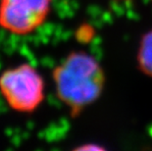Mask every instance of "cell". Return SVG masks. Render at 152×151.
Listing matches in <instances>:
<instances>
[{"label": "cell", "instance_id": "obj_1", "mask_svg": "<svg viewBox=\"0 0 152 151\" xmlns=\"http://www.w3.org/2000/svg\"><path fill=\"white\" fill-rule=\"evenodd\" d=\"M53 77L59 98L75 114L99 97L105 82L99 63L83 52L68 56L55 69Z\"/></svg>", "mask_w": 152, "mask_h": 151}, {"label": "cell", "instance_id": "obj_2", "mask_svg": "<svg viewBox=\"0 0 152 151\" xmlns=\"http://www.w3.org/2000/svg\"><path fill=\"white\" fill-rule=\"evenodd\" d=\"M0 91L16 110L33 111L43 98V82L34 67L26 64L2 74Z\"/></svg>", "mask_w": 152, "mask_h": 151}, {"label": "cell", "instance_id": "obj_3", "mask_svg": "<svg viewBox=\"0 0 152 151\" xmlns=\"http://www.w3.org/2000/svg\"><path fill=\"white\" fill-rule=\"evenodd\" d=\"M51 0H1L0 25L19 34H30L42 25Z\"/></svg>", "mask_w": 152, "mask_h": 151}, {"label": "cell", "instance_id": "obj_4", "mask_svg": "<svg viewBox=\"0 0 152 151\" xmlns=\"http://www.w3.org/2000/svg\"><path fill=\"white\" fill-rule=\"evenodd\" d=\"M138 61L141 70L152 76V31L145 35L141 41Z\"/></svg>", "mask_w": 152, "mask_h": 151}, {"label": "cell", "instance_id": "obj_5", "mask_svg": "<svg viewBox=\"0 0 152 151\" xmlns=\"http://www.w3.org/2000/svg\"><path fill=\"white\" fill-rule=\"evenodd\" d=\"M18 50H19V52H20L23 56L26 57V58H28V61L31 60V59H34V54L31 53V51L30 50V48H28V46L27 45V43L22 42L20 44V46H19Z\"/></svg>", "mask_w": 152, "mask_h": 151}, {"label": "cell", "instance_id": "obj_6", "mask_svg": "<svg viewBox=\"0 0 152 151\" xmlns=\"http://www.w3.org/2000/svg\"><path fill=\"white\" fill-rule=\"evenodd\" d=\"M22 140H23V137L21 136V133H15L14 136L11 137V142L13 143V145L16 147L21 145Z\"/></svg>", "mask_w": 152, "mask_h": 151}, {"label": "cell", "instance_id": "obj_7", "mask_svg": "<svg viewBox=\"0 0 152 151\" xmlns=\"http://www.w3.org/2000/svg\"><path fill=\"white\" fill-rule=\"evenodd\" d=\"M6 111H7V107L5 106L4 102H3L2 97L0 96V114H1V113H5Z\"/></svg>", "mask_w": 152, "mask_h": 151}, {"label": "cell", "instance_id": "obj_8", "mask_svg": "<svg viewBox=\"0 0 152 151\" xmlns=\"http://www.w3.org/2000/svg\"><path fill=\"white\" fill-rule=\"evenodd\" d=\"M5 134L9 137H12L15 134V130H13L11 128H7L5 130Z\"/></svg>", "mask_w": 152, "mask_h": 151}, {"label": "cell", "instance_id": "obj_9", "mask_svg": "<svg viewBox=\"0 0 152 151\" xmlns=\"http://www.w3.org/2000/svg\"><path fill=\"white\" fill-rule=\"evenodd\" d=\"M21 136L23 137V139H28L30 137V133L28 131H24V133H21Z\"/></svg>", "mask_w": 152, "mask_h": 151}, {"label": "cell", "instance_id": "obj_10", "mask_svg": "<svg viewBox=\"0 0 152 151\" xmlns=\"http://www.w3.org/2000/svg\"><path fill=\"white\" fill-rule=\"evenodd\" d=\"M33 127H34V123H33V122H28V123H27L28 130H30V128H31H31H34Z\"/></svg>", "mask_w": 152, "mask_h": 151}, {"label": "cell", "instance_id": "obj_11", "mask_svg": "<svg viewBox=\"0 0 152 151\" xmlns=\"http://www.w3.org/2000/svg\"><path fill=\"white\" fill-rule=\"evenodd\" d=\"M1 67H2V64H1V62H0V69H1Z\"/></svg>", "mask_w": 152, "mask_h": 151}]
</instances>
